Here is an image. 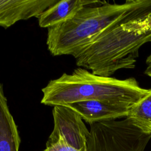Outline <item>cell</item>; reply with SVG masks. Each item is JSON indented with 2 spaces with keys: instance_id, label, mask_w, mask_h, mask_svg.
Masks as SVG:
<instances>
[{
  "instance_id": "obj_1",
  "label": "cell",
  "mask_w": 151,
  "mask_h": 151,
  "mask_svg": "<svg viewBox=\"0 0 151 151\" xmlns=\"http://www.w3.org/2000/svg\"><path fill=\"white\" fill-rule=\"evenodd\" d=\"M151 41V0L128 12L103 30L73 55L78 67L111 77L133 68L140 47Z\"/></svg>"
},
{
  "instance_id": "obj_2",
  "label": "cell",
  "mask_w": 151,
  "mask_h": 151,
  "mask_svg": "<svg viewBox=\"0 0 151 151\" xmlns=\"http://www.w3.org/2000/svg\"><path fill=\"white\" fill-rule=\"evenodd\" d=\"M149 91L133 77L124 80L96 75L78 67L71 74L63 73L42 88L41 103L46 106H66L91 100L133 104Z\"/></svg>"
},
{
  "instance_id": "obj_3",
  "label": "cell",
  "mask_w": 151,
  "mask_h": 151,
  "mask_svg": "<svg viewBox=\"0 0 151 151\" xmlns=\"http://www.w3.org/2000/svg\"><path fill=\"white\" fill-rule=\"evenodd\" d=\"M143 2L127 0L117 4L99 1L83 8L71 19L47 29L48 51L54 56H73L103 30Z\"/></svg>"
},
{
  "instance_id": "obj_4",
  "label": "cell",
  "mask_w": 151,
  "mask_h": 151,
  "mask_svg": "<svg viewBox=\"0 0 151 151\" xmlns=\"http://www.w3.org/2000/svg\"><path fill=\"white\" fill-rule=\"evenodd\" d=\"M52 116L54 129L50 136H60L77 149L87 151L90 131L80 116L65 106H55Z\"/></svg>"
},
{
  "instance_id": "obj_5",
  "label": "cell",
  "mask_w": 151,
  "mask_h": 151,
  "mask_svg": "<svg viewBox=\"0 0 151 151\" xmlns=\"http://www.w3.org/2000/svg\"><path fill=\"white\" fill-rule=\"evenodd\" d=\"M132 105L122 102L91 100L76 102L65 106L78 113L89 124L126 117Z\"/></svg>"
},
{
  "instance_id": "obj_6",
  "label": "cell",
  "mask_w": 151,
  "mask_h": 151,
  "mask_svg": "<svg viewBox=\"0 0 151 151\" xmlns=\"http://www.w3.org/2000/svg\"><path fill=\"white\" fill-rule=\"evenodd\" d=\"M59 0H0V27L8 28L17 22L37 18Z\"/></svg>"
},
{
  "instance_id": "obj_7",
  "label": "cell",
  "mask_w": 151,
  "mask_h": 151,
  "mask_svg": "<svg viewBox=\"0 0 151 151\" xmlns=\"http://www.w3.org/2000/svg\"><path fill=\"white\" fill-rule=\"evenodd\" d=\"M94 0H59L44 11L38 18L41 28H48L63 23L74 17L84 7L97 4Z\"/></svg>"
},
{
  "instance_id": "obj_8",
  "label": "cell",
  "mask_w": 151,
  "mask_h": 151,
  "mask_svg": "<svg viewBox=\"0 0 151 151\" xmlns=\"http://www.w3.org/2000/svg\"><path fill=\"white\" fill-rule=\"evenodd\" d=\"M20 143L17 126L0 82V151H18Z\"/></svg>"
},
{
  "instance_id": "obj_9",
  "label": "cell",
  "mask_w": 151,
  "mask_h": 151,
  "mask_svg": "<svg viewBox=\"0 0 151 151\" xmlns=\"http://www.w3.org/2000/svg\"><path fill=\"white\" fill-rule=\"evenodd\" d=\"M126 117L142 132L151 134V89L129 107Z\"/></svg>"
},
{
  "instance_id": "obj_10",
  "label": "cell",
  "mask_w": 151,
  "mask_h": 151,
  "mask_svg": "<svg viewBox=\"0 0 151 151\" xmlns=\"http://www.w3.org/2000/svg\"><path fill=\"white\" fill-rule=\"evenodd\" d=\"M44 151H80L70 145L61 136L50 135Z\"/></svg>"
},
{
  "instance_id": "obj_11",
  "label": "cell",
  "mask_w": 151,
  "mask_h": 151,
  "mask_svg": "<svg viewBox=\"0 0 151 151\" xmlns=\"http://www.w3.org/2000/svg\"><path fill=\"white\" fill-rule=\"evenodd\" d=\"M146 64L147 65V67L145 69V74L151 77V54L147 57L146 60Z\"/></svg>"
}]
</instances>
